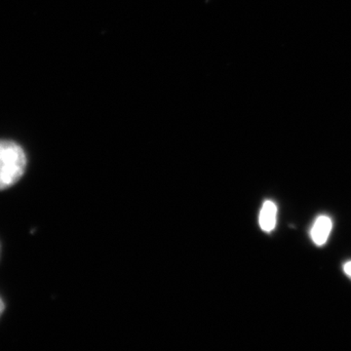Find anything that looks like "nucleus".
Masks as SVG:
<instances>
[{"label":"nucleus","mask_w":351,"mask_h":351,"mask_svg":"<svg viewBox=\"0 0 351 351\" xmlns=\"http://www.w3.org/2000/svg\"><path fill=\"white\" fill-rule=\"evenodd\" d=\"M27 156L24 147L12 140H0V191L12 188L25 175Z\"/></svg>","instance_id":"1"},{"label":"nucleus","mask_w":351,"mask_h":351,"mask_svg":"<svg viewBox=\"0 0 351 351\" xmlns=\"http://www.w3.org/2000/svg\"><path fill=\"white\" fill-rule=\"evenodd\" d=\"M332 221L330 217L326 215H321L314 221L313 228L311 230V237L313 243L317 246H323L329 239L330 233L332 232Z\"/></svg>","instance_id":"2"},{"label":"nucleus","mask_w":351,"mask_h":351,"mask_svg":"<svg viewBox=\"0 0 351 351\" xmlns=\"http://www.w3.org/2000/svg\"><path fill=\"white\" fill-rule=\"evenodd\" d=\"M277 221V206L271 200H265L261 209L258 223L265 232H271L276 228Z\"/></svg>","instance_id":"3"},{"label":"nucleus","mask_w":351,"mask_h":351,"mask_svg":"<svg viewBox=\"0 0 351 351\" xmlns=\"http://www.w3.org/2000/svg\"><path fill=\"white\" fill-rule=\"evenodd\" d=\"M343 269L346 276L351 278V261H350V262H346L345 265H343Z\"/></svg>","instance_id":"4"},{"label":"nucleus","mask_w":351,"mask_h":351,"mask_svg":"<svg viewBox=\"0 0 351 351\" xmlns=\"http://www.w3.org/2000/svg\"><path fill=\"white\" fill-rule=\"evenodd\" d=\"M5 311V302H4L3 299L0 297V316L2 315V313Z\"/></svg>","instance_id":"5"}]
</instances>
